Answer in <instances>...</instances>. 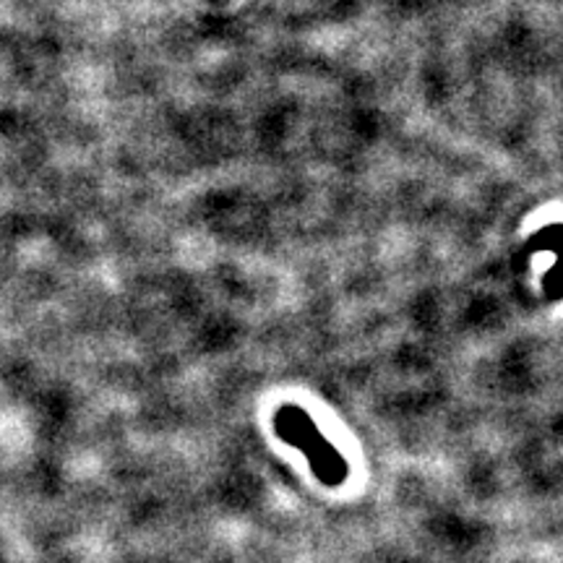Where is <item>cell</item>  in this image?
<instances>
[{"mask_svg": "<svg viewBox=\"0 0 563 563\" xmlns=\"http://www.w3.org/2000/svg\"><path fill=\"white\" fill-rule=\"evenodd\" d=\"M274 428L287 443H295L302 454L311 462V470L321 483L327 485H342L347 481V462L342 460V454L323 439L316 422H311L306 410L300 407H282L274 418Z\"/></svg>", "mask_w": 563, "mask_h": 563, "instance_id": "obj_1", "label": "cell"}]
</instances>
